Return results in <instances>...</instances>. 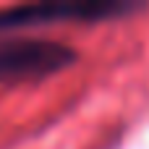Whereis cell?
<instances>
[{
	"label": "cell",
	"instance_id": "cell-1",
	"mask_svg": "<svg viewBox=\"0 0 149 149\" xmlns=\"http://www.w3.org/2000/svg\"><path fill=\"white\" fill-rule=\"evenodd\" d=\"M144 5L118 0H42L0 8V31L47 26V24H97L128 16Z\"/></svg>",
	"mask_w": 149,
	"mask_h": 149
},
{
	"label": "cell",
	"instance_id": "cell-2",
	"mask_svg": "<svg viewBox=\"0 0 149 149\" xmlns=\"http://www.w3.org/2000/svg\"><path fill=\"white\" fill-rule=\"evenodd\" d=\"M73 60L76 50H71L63 42L39 37L0 39V81L45 79L73 65Z\"/></svg>",
	"mask_w": 149,
	"mask_h": 149
}]
</instances>
